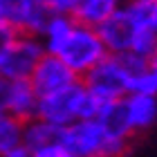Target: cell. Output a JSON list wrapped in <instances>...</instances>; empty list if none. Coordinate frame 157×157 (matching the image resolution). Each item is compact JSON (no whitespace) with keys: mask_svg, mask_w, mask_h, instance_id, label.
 Here are the masks:
<instances>
[{"mask_svg":"<svg viewBox=\"0 0 157 157\" xmlns=\"http://www.w3.org/2000/svg\"><path fill=\"white\" fill-rule=\"evenodd\" d=\"M20 137H23V124L9 117L0 119V157H5L13 146H18Z\"/></svg>","mask_w":157,"mask_h":157,"instance_id":"2e32d148","label":"cell"},{"mask_svg":"<svg viewBox=\"0 0 157 157\" xmlns=\"http://www.w3.org/2000/svg\"><path fill=\"white\" fill-rule=\"evenodd\" d=\"M94 121L101 126V130L108 137H117V139H130L132 130L128 124V115H126V103L121 101H110V103H101Z\"/></svg>","mask_w":157,"mask_h":157,"instance_id":"30bf717a","label":"cell"},{"mask_svg":"<svg viewBox=\"0 0 157 157\" xmlns=\"http://www.w3.org/2000/svg\"><path fill=\"white\" fill-rule=\"evenodd\" d=\"M148 63H151V67L155 70V72H157V52H155V56H153V59L151 61H148Z\"/></svg>","mask_w":157,"mask_h":157,"instance_id":"603a6c76","label":"cell"},{"mask_svg":"<svg viewBox=\"0 0 157 157\" xmlns=\"http://www.w3.org/2000/svg\"><path fill=\"white\" fill-rule=\"evenodd\" d=\"M117 61H119V65L124 67V72L128 74V78L137 76L139 72H144V70L151 67V63H148L146 59H139V56H137V54H132V52L119 54V56H117Z\"/></svg>","mask_w":157,"mask_h":157,"instance_id":"ac0fdd59","label":"cell"},{"mask_svg":"<svg viewBox=\"0 0 157 157\" xmlns=\"http://www.w3.org/2000/svg\"><path fill=\"white\" fill-rule=\"evenodd\" d=\"M130 52L137 54L139 59L151 61L157 52V29L153 25H137L135 36L130 43Z\"/></svg>","mask_w":157,"mask_h":157,"instance_id":"9a60e30c","label":"cell"},{"mask_svg":"<svg viewBox=\"0 0 157 157\" xmlns=\"http://www.w3.org/2000/svg\"><path fill=\"white\" fill-rule=\"evenodd\" d=\"M117 0H76V7L72 11V20L76 25L99 29L112 13L117 11Z\"/></svg>","mask_w":157,"mask_h":157,"instance_id":"8fae6325","label":"cell"},{"mask_svg":"<svg viewBox=\"0 0 157 157\" xmlns=\"http://www.w3.org/2000/svg\"><path fill=\"white\" fill-rule=\"evenodd\" d=\"M61 128H56L52 124L43 119H32L23 124V137H20V144H23L29 153H36L45 146H52V144H59L61 141Z\"/></svg>","mask_w":157,"mask_h":157,"instance_id":"4fadbf2b","label":"cell"},{"mask_svg":"<svg viewBox=\"0 0 157 157\" xmlns=\"http://www.w3.org/2000/svg\"><path fill=\"white\" fill-rule=\"evenodd\" d=\"M153 27L157 29V0H155V5H153Z\"/></svg>","mask_w":157,"mask_h":157,"instance_id":"7402d4cb","label":"cell"},{"mask_svg":"<svg viewBox=\"0 0 157 157\" xmlns=\"http://www.w3.org/2000/svg\"><path fill=\"white\" fill-rule=\"evenodd\" d=\"M13 38H16V32H13V29H9V27H0V63H2L5 54L9 52Z\"/></svg>","mask_w":157,"mask_h":157,"instance_id":"ffe728a7","label":"cell"},{"mask_svg":"<svg viewBox=\"0 0 157 157\" xmlns=\"http://www.w3.org/2000/svg\"><path fill=\"white\" fill-rule=\"evenodd\" d=\"M5 157H32V153L27 151V148L23 146V144H18V146H13L9 153H7Z\"/></svg>","mask_w":157,"mask_h":157,"instance_id":"44dd1931","label":"cell"},{"mask_svg":"<svg viewBox=\"0 0 157 157\" xmlns=\"http://www.w3.org/2000/svg\"><path fill=\"white\" fill-rule=\"evenodd\" d=\"M76 81H78V76L54 54L43 56L38 61V65L34 67L32 76H29V85H32V90L36 92L38 99L65 90L67 85H72Z\"/></svg>","mask_w":157,"mask_h":157,"instance_id":"8992f818","label":"cell"},{"mask_svg":"<svg viewBox=\"0 0 157 157\" xmlns=\"http://www.w3.org/2000/svg\"><path fill=\"white\" fill-rule=\"evenodd\" d=\"M56 56L81 78L99 61H103L108 56V52H105L97 29H90V27H83V25H74L67 40L63 43V47L59 49Z\"/></svg>","mask_w":157,"mask_h":157,"instance_id":"3957f363","label":"cell"},{"mask_svg":"<svg viewBox=\"0 0 157 157\" xmlns=\"http://www.w3.org/2000/svg\"><path fill=\"white\" fill-rule=\"evenodd\" d=\"M99 105L101 103L88 94L83 83L76 81L72 85H67L65 90L38 99V115L36 117L63 130V128L72 126L76 121L94 119L99 112Z\"/></svg>","mask_w":157,"mask_h":157,"instance_id":"6da1fadb","label":"cell"},{"mask_svg":"<svg viewBox=\"0 0 157 157\" xmlns=\"http://www.w3.org/2000/svg\"><path fill=\"white\" fill-rule=\"evenodd\" d=\"M32 157H74L72 153L67 151L65 146L61 144H52V146H45V148H40V151H36V153H32Z\"/></svg>","mask_w":157,"mask_h":157,"instance_id":"d6986e66","label":"cell"},{"mask_svg":"<svg viewBox=\"0 0 157 157\" xmlns=\"http://www.w3.org/2000/svg\"><path fill=\"white\" fill-rule=\"evenodd\" d=\"M43 56H45V47H43L40 38L16 34L9 52L5 54L2 63H0V76L7 81H29L34 67L38 65Z\"/></svg>","mask_w":157,"mask_h":157,"instance_id":"5b68a950","label":"cell"},{"mask_svg":"<svg viewBox=\"0 0 157 157\" xmlns=\"http://www.w3.org/2000/svg\"><path fill=\"white\" fill-rule=\"evenodd\" d=\"M128 94H141V97H153L157 99V72L153 67L139 72L137 76L130 78L128 83Z\"/></svg>","mask_w":157,"mask_h":157,"instance_id":"e0dca14e","label":"cell"},{"mask_svg":"<svg viewBox=\"0 0 157 157\" xmlns=\"http://www.w3.org/2000/svg\"><path fill=\"white\" fill-rule=\"evenodd\" d=\"M49 18L52 9L47 7V0H16V34L40 38Z\"/></svg>","mask_w":157,"mask_h":157,"instance_id":"9c48e42d","label":"cell"},{"mask_svg":"<svg viewBox=\"0 0 157 157\" xmlns=\"http://www.w3.org/2000/svg\"><path fill=\"white\" fill-rule=\"evenodd\" d=\"M135 29H137V20L132 18V13L128 11V7H117V11L105 20V23L97 29L99 38H101L105 52L110 56H119L130 52V43L135 36Z\"/></svg>","mask_w":157,"mask_h":157,"instance_id":"52a82bcc","label":"cell"},{"mask_svg":"<svg viewBox=\"0 0 157 157\" xmlns=\"http://www.w3.org/2000/svg\"><path fill=\"white\" fill-rule=\"evenodd\" d=\"M78 81L83 83V88L88 90V94L92 99H97L99 103H110V101H121V99L128 97L130 78L124 72V67L119 65L117 56L108 54L92 70H88Z\"/></svg>","mask_w":157,"mask_h":157,"instance_id":"277c9868","label":"cell"},{"mask_svg":"<svg viewBox=\"0 0 157 157\" xmlns=\"http://www.w3.org/2000/svg\"><path fill=\"white\" fill-rule=\"evenodd\" d=\"M2 112H5V117L18 121V124H27V121L36 119L38 97L32 90L29 81H11L9 83V92H7Z\"/></svg>","mask_w":157,"mask_h":157,"instance_id":"ba28073f","label":"cell"},{"mask_svg":"<svg viewBox=\"0 0 157 157\" xmlns=\"http://www.w3.org/2000/svg\"><path fill=\"white\" fill-rule=\"evenodd\" d=\"M76 23L72 20V16H59V13H52V18L47 20L45 29L40 34V43L45 47V54H59V49L63 47V43L67 40L70 32Z\"/></svg>","mask_w":157,"mask_h":157,"instance_id":"5bb4252c","label":"cell"},{"mask_svg":"<svg viewBox=\"0 0 157 157\" xmlns=\"http://www.w3.org/2000/svg\"><path fill=\"white\" fill-rule=\"evenodd\" d=\"M61 144L74 157H124L130 148V139L108 137L94 119H88L63 128Z\"/></svg>","mask_w":157,"mask_h":157,"instance_id":"7a4b0ae2","label":"cell"},{"mask_svg":"<svg viewBox=\"0 0 157 157\" xmlns=\"http://www.w3.org/2000/svg\"><path fill=\"white\" fill-rule=\"evenodd\" d=\"M124 103H126V115H128V124H130L132 135L151 128L157 121V99L141 97V94H128L124 99Z\"/></svg>","mask_w":157,"mask_h":157,"instance_id":"7c38bea8","label":"cell"},{"mask_svg":"<svg viewBox=\"0 0 157 157\" xmlns=\"http://www.w3.org/2000/svg\"><path fill=\"white\" fill-rule=\"evenodd\" d=\"M2 117H5V112H2V110H0V119H2Z\"/></svg>","mask_w":157,"mask_h":157,"instance_id":"cb8c5ba5","label":"cell"}]
</instances>
